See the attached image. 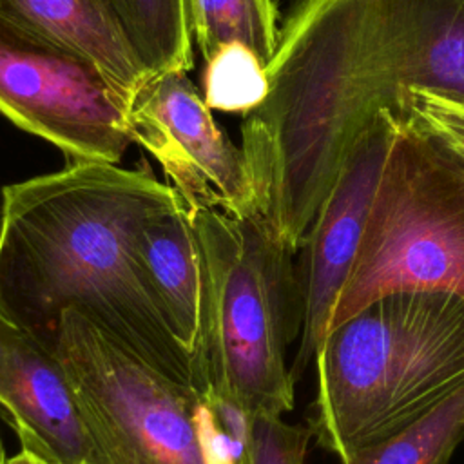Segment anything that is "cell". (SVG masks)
<instances>
[{"mask_svg": "<svg viewBox=\"0 0 464 464\" xmlns=\"http://www.w3.org/2000/svg\"><path fill=\"white\" fill-rule=\"evenodd\" d=\"M0 7L89 56L129 100L149 80L111 0H0Z\"/></svg>", "mask_w": 464, "mask_h": 464, "instance_id": "obj_12", "label": "cell"}, {"mask_svg": "<svg viewBox=\"0 0 464 464\" xmlns=\"http://www.w3.org/2000/svg\"><path fill=\"white\" fill-rule=\"evenodd\" d=\"M134 256L170 332L196 359L203 285L198 241L187 205L150 218L136 236Z\"/></svg>", "mask_w": 464, "mask_h": 464, "instance_id": "obj_11", "label": "cell"}, {"mask_svg": "<svg viewBox=\"0 0 464 464\" xmlns=\"http://www.w3.org/2000/svg\"><path fill=\"white\" fill-rule=\"evenodd\" d=\"M399 120L381 109L355 136L334 187L303 241L297 268L303 321L290 364L297 381L328 332L334 306L350 276L372 201L392 150Z\"/></svg>", "mask_w": 464, "mask_h": 464, "instance_id": "obj_9", "label": "cell"}, {"mask_svg": "<svg viewBox=\"0 0 464 464\" xmlns=\"http://www.w3.org/2000/svg\"><path fill=\"white\" fill-rule=\"evenodd\" d=\"M179 205L181 194L147 169L109 161H71L5 185L0 317L49 344L62 314L74 308L154 368L210 395L134 256L141 227Z\"/></svg>", "mask_w": 464, "mask_h": 464, "instance_id": "obj_2", "label": "cell"}, {"mask_svg": "<svg viewBox=\"0 0 464 464\" xmlns=\"http://www.w3.org/2000/svg\"><path fill=\"white\" fill-rule=\"evenodd\" d=\"M192 36L203 58L227 44L250 47L268 65L277 42L274 0H188Z\"/></svg>", "mask_w": 464, "mask_h": 464, "instance_id": "obj_15", "label": "cell"}, {"mask_svg": "<svg viewBox=\"0 0 464 464\" xmlns=\"http://www.w3.org/2000/svg\"><path fill=\"white\" fill-rule=\"evenodd\" d=\"M312 431L279 415H250L246 430L248 464H304Z\"/></svg>", "mask_w": 464, "mask_h": 464, "instance_id": "obj_17", "label": "cell"}, {"mask_svg": "<svg viewBox=\"0 0 464 464\" xmlns=\"http://www.w3.org/2000/svg\"><path fill=\"white\" fill-rule=\"evenodd\" d=\"M127 118L132 141L156 158L187 208L254 216L243 150L218 127L187 72L149 78L129 100Z\"/></svg>", "mask_w": 464, "mask_h": 464, "instance_id": "obj_8", "label": "cell"}, {"mask_svg": "<svg viewBox=\"0 0 464 464\" xmlns=\"http://www.w3.org/2000/svg\"><path fill=\"white\" fill-rule=\"evenodd\" d=\"M205 62L203 102L208 109L246 112L266 96V65L250 47L227 44Z\"/></svg>", "mask_w": 464, "mask_h": 464, "instance_id": "obj_16", "label": "cell"}, {"mask_svg": "<svg viewBox=\"0 0 464 464\" xmlns=\"http://www.w3.org/2000/svg\"><path fill=\"white\" fill-rule=\"evenodd\" d=\"M188 212L203 285L196 361L208 392L245 415L283 417L295 384L286 350L303 321L295 252L254 216Z\"/></svg>", "mask_w": 464, "mask_h": 464, "instance_id": "obj_4", "label": "cell"}, {"mask_svg": "<svg viewBox=\"0 0 464 464\" xmlns=\"http://www.w3.org/2000/svg\"><path fill=\"white\" fill-rule=\"evenodd\" d=\"M314 362L308 428L341 459L464 386V301L444 292L381 295L332 326Z\"/></svg>", "mask_w": 464, "mask_h": 464, "instance_id": "obj_3", "label": "cell"}, {"mask_svg": "<svg viewBox=\"0 0 464 464\" xmlns=\"http://www.w3.org/2000/svg\"><path fill=\"white\" fill-rule=\"evenodd\" d=\"M381 174L330 326L395 292L464 301V160L408 114Z\"/></svg>", "mask_w": 464, "mask_h": 464, "instance_id": "obj_6", "label": "cell"}, {"mask_svg": "<svg viewBox=\"0 0 464 464\" xmlns=\"http://www.w3.org/2000/svg\"><path fill=\"white\" fill-rule=\"evenodd\" d=\"M404 114L464 160V96L435 89H411L406 96Z\"/></svg>", "mask_w": 464, "mask_h": 464, "instance_id": "obj_18", "label": "cell"}, {"mask_svg": "<svg viewBox=\"0 0 464 464\" xmlns=\"http://www.w3.org/2000/svg\"><path fill=\"white\" fill-rule=\"evenodd\" d=\"M0 406L22 450L47 464H89L92 444L65 368L34 334L0 317Z\"/></svg>", "mask_w": 464, "mask_h": 464, "instance_id": "obj_10", "label": "cell"}, {"mask_svg": "<svg viewBox=\"0 0 464 464\" xmlns=\"http://www.w3.org/2000/svg\"><path fill=\"white\" fill-rule=\"evenodd\" d=\"M111 4L149 78L187 72L192 67L188 0H111Z\"/></svg>", "mask_w": 464, "mask_h": 464, "instance_id": "obj_13", "label": "cell"}, {"mask_svg": "<svg viewBox=\"0 0 464 464\" xmlns=\"http://www.w3.org/2000/svg\"><path fill=\"white\" fill-rule=\"evenodd\" d=\"M7 464H47V462L27 450H20L14 457H11L7 460Z\"/></svg>", "mask_w": 464, "mask_h": 464, "instance_id": "obj_19", "label": "cell"}, {"mask_svg": "<svg viewBox=\"0 0 464 464\" xmlns=\"http://www.w3.org/2000/svg\"><path fill=\"white\" fill-rule=\"evenodd\" d=\"M49 346L91 437L89 464H248V417L149 364L82 312Z\"/></svg>", "mask_w": 464, "mask_h": 464, "instance_id": "obj_5", "label": "cell"}, {"mask_svg": "<svg viewBox=\"0 0 464 464\" xmlns=\"http://www.w3.org/2000/svg\"><path fill=\"white\" fill-rule=\"evenodd\" d=\"M7 457H5V450H4V444H2V437H0V464H7Z\"/></svg>", "mask_w": 464, "mask_h": 464, "instance_id": "obj_20", "label": "cell"}, {"mask_svg": "<svg viewBox=\"0 0 464 464\" xmlns=\"http://www.w3.org/2000/svg\"><path fill=\"white\" fill-rule=\"evenodd\" d=\"M245 112L254 218L292 252L361 129L406 112L411 89L464 96V0H299Z\"/></svg>", "mask_w": 464, "mask_h": 464, "instance_id": "obj_1", "label": "cell"}, {"mask_svg": "<svg viewBox=\"0 0 464 464\" xmlns=\"http://www.w3.org/2000/svg\"><path fill=\"white\" fill-rule=\"evenodd\" d=\"M464 439V386L386 439L357 448L343 464H448Z\"/></svg>", "mask_w": 464, "mask_h": 464, "instance_id": "obj_14", "label": "cell"}, {"mask_svg": "<svg viewBox=\"0 0 464 464\" xmlns=\"http://www.w3.org/2000/svg\"><path fill=\"white\" fill-rule=\"evenodd\" d=\"M0 114L72 161L118 163L129 98L83 53L0 7Z\"/></svg>", "mask_w": 464, "mask_h": 464, "instance_id": "obj_7", "label": "cell"}]
</instances>
